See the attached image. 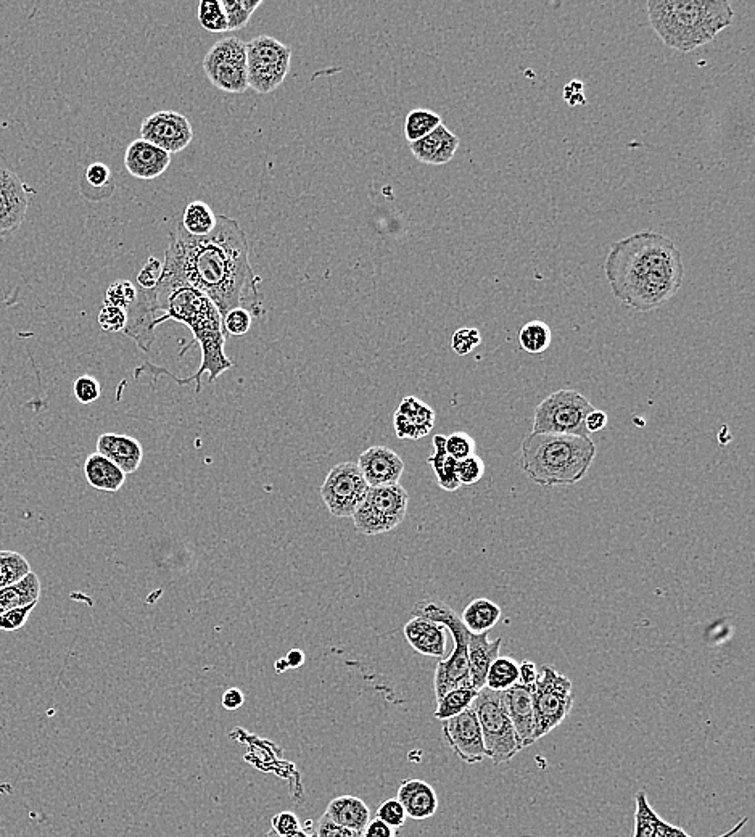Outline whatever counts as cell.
<instances>
[{
	"instance_id": "23",
	"label": "cell",
	"mask_w": 755,
	"mask_h": 837,
	"mask_svg": "<svg viewBox=\"0 0 755 837\" xmlns=\"http://www.w3.org/2000/svg\"><path fill=\"white\" fill-rule=\"evenodd\" d=\"M97 453L110 459L124 474H134L141 467L144 448L136 438L118 433H102L97 440Z\"/></svg>"
},
{
	"instance_id": "34",
	"label": "cell",
	"mask_w": 755,
	"mask_h": 837,
	"mask_svg": "<svg viewBox=\"0 0 755 837\" xmlns=\"http://www.w3.org/2000/svg\"><path fill=\"white\" fill-rule=\"evenodd\" d=\"M519 683V664L511 657H498L491 664L485 680V688L503 693Z\"/></svg>"
},
{
	"instance_id": "33",
	"label": "cell",
	"mask_w": 755,
	"mask_h": 837,
	"mask_svg": "<svg viewBox=\"0 0 755 837\" xmlns=\"http://www.w3.org/2000/svg\"><path fill=\"white\" fill-rule=\"evenodd\" d=\"M477 693L479 691L472 688V686L451 689L448 693L443 694L440 699H437V709H435L434 717L440 720V722H443V720H448V718L463 714L464 710L472 706V702L475 701Z\"/></svg>"
},
{
	"instance_id": "12",
	"label": "cell",
	"mask_w": 755,
	"mask_h": 837,
	"mask_svg": "<svg viewBox=\"0 0 755 837\" xmlns=\"http://www.w3.org/2000/svg\"><path fill=\"white\" fill-rule=\"evenodd\" d=\"M203 71L219 91L244 94L248 89L245 42L234 36L219 39L203 58Z\"/></svg>"
},
{
	"instance_id": "42",
	"label": "cell",
	"mask_w": 755,
	"mask_h": 837,
	"mask_svg": "<svg viewBox=\"0 0 755 837\" xmlns=\"http://www.w3.org/2000/svg\"><path fill=\"white\" fill-rule=\"evenodd\" d=\"M376 818L377 820L384 821L385 825L390 826V828L398 829L405 825L408 815H406L400 800L397 797H393V799L384 800L379 805Z\"/></svg>"
},
{
	"instance_id": "40",
	"label": "cell",
	"mask_w": 755,
	"mask_h": 837,
	"mask_svg": "<svg viewBox=\"0 0 755 837\" xmlns=\"http://www.w3.org/2000/svg\"><path fill=\"white\" fill-rule=\"evenodd\" d=\"M137 289L133 282L116 281L108 287L105 292V306H113V308H120V310L128 311L131 306L136 303Z\"/></svg>"
},
{
	"instance_id": "45",
	"label": "cell",
	"mask_w": 755,
	"mask_h": 837,
	"mask_svg": "<svg viewBox=\"0 0 755 837\" xmlns=\"http://www.w3.org/2000/svg\"><path fill=\"white\" fill-rule=\"evenodd\" d=\"M252 314L242 308L229 311L223 318L224 332L226 335H234V337H242L248 334V330L252 329Z\"/></svg>"
},
{
	"instance_id": "37",
	"label": "cell",
	"mask_w": 755,
	"mask_h": 837,
	"mask_svg": "<svg viewBox=\"0 0 755 837\" xmlns=\"http://www.w3.org/2000/svg\"><path fill=\"white\" fill-rule=\"evenodd\" d=\"M263 0H223L224 15L227 20V31H239L248 25L256 9H260Z\"/></svg>"
},
{
	"instance_id": "4",
	"label": "cell",
	"mask_w": 755,
	"mask_h": 837,
	"mask_svg": "<svg viewBox=\"0 0 755 837\" xmlns=\"http://www.w3.org/2000/svg\"><path fill=\"white\" fill-rule=\"evenodd\" d=\"M648 15L665 46L685 54L714 41L735 20L727 0H649Z\"/></svg>"
},
{
	"instance_id": "56",
	"label": "cell",
	"mask_w": 755,
	"mask_h": 837,
	"mask_svg": "<svg viewBox=\"0 0 755 837\" xmlns=\"http://www.w3.org/2000/svg\"><path fill=\"white\" fill-rule=\"evenodd\" d=\"M607 421H609V417L604 411H599V409H593L588 416H586L585 427L588 430V433H596L601 432V430L606 429Z\"/></svg>"
},
{
	"instance_id": "22",
	"label": "cell",
	"mask_w": 755,
	"mask_h": 837,
	"mask_svg": "<svg viewBox=\"0 0 755 837\" xmlns=\"http://www.w3.org/2000/svg\"><path fill=\"white\" fill-rule=\"evenodd\" d=\"M459 144H461L459 137L446 128L445 124H440L435 131L430 132L429 136L409 144V149L416 160L424 165L443 166L453 160Z\"/></svg>"
},
{
	"instance_id": "39",
	"label": "cell",
	"mask_w": 755,
	"mask_h": 837,
	"mask_svg": "<svg viewBox=\"0 0 755 837\" xmlns=\"http://www.w3.org/2000/svg\"><path fill=\"white\" fill-rule=\"evenodd\" d=\"M197 20L208 33H226L227 31L226 15L218 0H202L197 9Z\"/></svg>"
},
{
	"instance_id": "55",
	"label": "cell",
	"mask_w": 755,
	"mask_h": 837,
	"mask_svg": "<svg viewBox=\"0 0 755 837\" xmlns=\"http://www.w3.org/2000/svg\"><path fill=\"white\" fill-rule=\"evenodd\" d=\"M397 836V829L390 828L385 825L384 821L377 820L376 817L369 820L368 825L364 828L363 837H395Z\"/></svg>"
},
{
	"instance_id": "11",
	"label": "cell",
	"mask_w": 755,
	"mask_h": 837,
	"mask_svg": "<svg viewBox=\"0 0 755 837\" xmlns=\"http://www.w3.org/2000/svg\"><path fill=\"white\" fill-rule=\"evenodd\" d=\"M245 47L248 87L258 94L276 91L289 75L292 49L271 36H258Z\"/></svg>"
},
{
	"instance_id": "3",
	"label": "cell",
	"mask_w": 755,
	"mask_h": 837,
	"mask_svg": "<svg viewBox=\"0 0 755 837\" xmlns=\"http://www.w3.org/2000/svg\"><path fill=\"white\" fill-rule=\"evenodd\" d=\"M614 297L632 310H657L677 295L685 277L680 250L661 232H636L615 242L604 263Z\"/></svg>"
},
{
	"instance_id": "15",
	"label": "cell",
	"mask_w": 755,
	"mask_h": 837,
	"mask_svg": "<svg viewBox=\"0 0 755 837\" xmlns=\"http://www.w3.org/2000/svg\"><path fill=\"white\" fill-rule=\"evenodd\" d=\"M442 730L443 738L451 747V751L463 762L474 765L487 757L482 728L472 707L464 710L463 714L443 720Z\"/></svg>"
},
{
	"instance_id": "14",
	"label": "cell",
	"mask_w": 755,
	"mask_h": 837,
	"mask_svg": "<svg viewBox=\"0 0 755 837\" xmlns=\"http://www.w3.org/2000/svg\"><path fill=\"white\" fill-rule=\"evenodd\" d=\"M141 139L155 145L163 152H182L194 139V128L187 116L173 110L153 113L141 124Z\"/></svg>"
},
{
	"instance_id": "36",
	"label": "cell",
	"mask_w": 755,
	"mask_h": 837,
	"mask_svg": "<svg viewBox=\"0 0 755 837\" xmlns=\"http://www.w3.org/2000/svg\"><path fill=\"white\" fill-rule=\"evenodd\" d=\"M520 347L527 353L540 355L551 345V329L543 321H530L519 332Z\"/></svg>"
},
{
	"instance_id": "20",
	"label": "cell",
	"mask_w": 755,
	"mask_h": 837,
	"mask_svg": "<svg viewBox=\"0 0 755 837\" xmlns=\"http://www.w3.org/2000/svg\"><path fill=\"white\" fill-rule=\"evenodd\" d=\"M504 709L511 718L512 726L516 730L522 749L530 747L535 741V714H533L532 694L530 688L517 683L516 686L501 693Z\"/></svg>"
},
{
	"instance_id": "26",
	"label": "cell",
	"mask_w": 755,
	"mask_h": 837,
	"mask_svg": "<svg viewBox=\"0 0 755 837\" xmlns=\"http://www.w3.org/2000/svg\"><path fill=\"white\" fill-rule=\"evenodd\" d=\"M397 799L408 818L422 821L434 817L438 810V796L427 781L405 780L400 784Z\"/></svg>"
},
{
	"instance_id": "50",
	"label": "cell",
	"mask_w": 755,
	"mask_h": 837,
	"mask_svg": "<svg viewBox=\"0 0 755 837\" xmlns=\"http://www.w3.org/2000/svg\"><path fill=\"white\" fill-rule=\"evenodd\" d=\"M161 271H163V263L158 261L155 256H150L147 263L144 264L141 273L137 276V284L141 290H153L160 281Z\"/></svg>"
},
{
	"instance_id": "53",
	"label": "cell",
	"mask_w": 755,
	"mask_h": 837,
	"mask_svg": "<svg viewBox=\"0 0 755 837\" xmlns=\"http://www.w3.org/2000/svg\"><path fill=\"white\" fill-rule=\"evenodd\" d=\"M564 100H566L567 104L570 107H580V105H586V95H585V86H583L582 81H570L566 87H564Z\"/></svg>"
},
{
	"instance_id": "44",
	"label": "cell",
	"mask_w": 755,
	"mask_h": 837,
	"mask_svg": "<svg viewBox=\"0 0 755 837\" xmlns=\"http://www.w3.org/2000/svg\"><path fill=\"white\" fill-rule=\"evenodd\" d=\"M482 343V335L474 327H463L454 332L451 348L458 356H466Z\"/></svg>"
},
{
	"instance_id": "28",
	"label": "cell",
	"mask_w": 755,
	"mask_h": 837,
	"mask_svg": "<svg viewBox=\"0 0 755 837\" xmlns=\"http://www.w3.org/2000/svg\"><path fill=\"white\" fill-rule=\"evenodd\" d=\"M84 475L92 488L115 493L123 488L126 474L102 454L94 453L84 462Z\"/></svg>"
},
{
	"instance_id": "30",
	"label": "cell",
	"mask_w": 755,
	"mask_h": 837,
	"mask_svg": "<svg viewBox=\"0 0 755 837\" xmlns=\"http://www.w3.org/2000/svg\"><path fill=\"white\" fill-rule=\"evenodd\" d=\"M467 631L480 635L488 633L501 620V607L487 598L475 599L461 615Z\"/></svg>"
},
{
	"instance_id": "8",
	"label": "cell",
	"mask_w": 755,
	"mask_h": 837,
	"mask_svg": "<svg viewBox=\"0 0 755 837\" xmlns=\"http://www.w3.org/2000/svg\"><path fill=\"white\" fill-rule=\"evenodd\" d=\"M535 714V741L545 738L569 717L574 707V685L556 668L541 667L537 683L530 688Z\"/></svg>"
},
{
	"instance_id": "58",
	"label": "cell",
	"mask_w": 755,
	"mask_h": 837,
	"mask_svg": "<svg viewBox=\"0 0 755 837\" xmlns=\"http://www.w3.org/2000/svg\"><path fill=\"white\" fill-rule=\"evenodd\" d=\"M265 837H316V828H314V823L311 820L306 821L305 826H302V829L298 831V833L292 834V836H279V834L274 833V831H269Z\"/></svg>"
},
{
	"instance_id": "48",
	"label": "cell",
	"mask_w": 755,
	"mask_h": 837,
	"mask_svg": "<svg viewBox=\"0 0 755 837\" xmlns=\"http://www.w3.org/2000/svg\"><path fill=\"white\" fill-rule=\"evenodd\" d=\"M36 606H38V602H33L28 606L18 607V609H12V611L0 615V631H18L25 627L29 615L36 609Z\"/></svg>"
},
{
	"instance_id": "6",
	"label": "cell",
	"mask_w": 755,
	"mask_h": 837,
	"mask_svg": "<svg viewBox=\"0 0 755 837\" xmlns=\"http://www.w3.org/2000/svg\"><path fill=\"white\" fill-rule=\"evenodd\" d=\"M413 617H422L430 622L440 623L453 636L454 648L450 656L440 660L435 670V696L437 699L451 689L467 688L471 685L469 659H467V628L463 620L445 602L425 599L413 607Z\"/></svg>"
},
{
	"instance_id": "57",
	"label": "cell",
	"mask_w": 755,
	"mask_h": 837,
	"mask_svg": "<svg viewBox=\"0 0 755 837\" xmlns=\"http://www.w3.org/2000/svg\"><path fill=\"white\" fill-rule=\"evenodd\" d=\"M223 706L226 710H237L244 706L245 696L239 688L227 689L223 694Z\"/></svg>"
},
{
	"instance_id": "38",
	"label": "cell",
	"mask_w": 755,
	"mask_h": 837,
	"mask_svg": "<svg viewBox=\"0 0 755 837\" xmlns=\"http://www.w3.org/2000/svg\"><path fill=\"white\" fill-rule=\"evenodd\" d=\"M31 572V565L23 554L15 551H0V590L20 582Z\"/></svg>"
},
{
	"instance_id": "32",
	"label": "cell",
	"mask_w": 755,
	"mask_h": 837,
	"mask_svg": "<svg viewBox=\"0 0 755 837\" xmlns=\"http://www.w3.org/2000/svg\"><path fill=\"white\" fill-rule=\"evenodd\" d=\"M218 216L210 205L200 200L190 202L182 215L181 226L192 237H205L215 231Z\"/></svg>"
},
{
	"instance_id": "9",
	"label": "cell",
	"mask_w": 755,
	"mask_h": 837,
	"mask_svg": "<svg viewBox=\"0 0 755 837\" xmlns=\"http://www.w3.org/2000/svg\"><path fill=\"white\" fill-rule=\"evenodd\" d=\"M593 409L595 406L582 393L572 388H562L546 396L535 408L532 432L591 438L585 421Z\"/></svg>"
},
{
	"instance_id": "1",
	"label": "cell",
	"mask_w": 755,
	"mask_h": 837,
	"mask_svg": "<svg viewBox=\"0 0 755 837\" xmlns=\"http://www.w3.org/2000/svg\"><path fill=\"white\" fill-rule=\"evenodd\" d=\"M161 277L194 285L213 301L223 318L236 308L248 311L252 318L265 314L258 290L261 277L250 263L247 234L229 216H218L215 231L205 237L189 236L181 223L174 227Z\"/></svg>"
},
{
	"instance_id": "25",
	"label": "cell",
	"mask_w": 755,
	"mask_h": 837,
	"mask_svg": "<svg viewBox=\"0 0 755 837\" xmlns=\"http://www.w3.org/2000/svg\"><path fill=\"white\" fill-rule=\"evenodd\" d=\"M446 628L422 617H413L403 628L406 641L422 656L443 657L446 649Z\"/></svg>"
},
{
	"instance_id": "51",
	"label": "cell",
	"mask_w": 755,
	"mask_h": 837,
	"mask_svg": "<svg viewBox=\"0 0 755 837\" xmlns=\"http://www.w3.org/2000/svg\"><path fill=\"white\" fill-rule=\"evenodd\" d=\"M271 831L279 834V836H292L302 829L300 820L293 812H281L271 818Z\"/></svg>"
},
{
	"instance_id": "7",
	"label": "cell",
	"mask_w": 755,
	"mask_h": 837,
	"mask_svg": "<svg viewBox=\"0 0 755 837\" xmlns=\"http://www.w3.org/2000/svg\"><path fill=\"white\" fill-rule=\"evenodd\" d=\"M471 707L482 728L483 744L488 759L493 760L495 765L514 759L522 751V744L517 738L508 712L504 709L501 693L482 688Z\"/></svg>"
},
{
	"instance_id": "60",
	"label": "cell",
	"mask_w": 755,
	"mask_h": 837,
	"mask_svg": "<svg viewBox=\"0 0 755 837\" xmlns=\"http://www.w3.org/2000/svg\"><path fill=\"white\" fill-rule=\"evenodd\" d=\"M287 668H289V664H287V660H285V659L277 660V662H276V672L277 673H284L285 670H287Z\"/></svg>"
},
{
	"instance_id": "24",
	"label": "cell",
	"mask_w": 755,
	"mask_h": 837,
	"mask_svg": "<svg viewBox=\"0 0 755 837\" xmlns=\"http://www.w3.org/2000/svg\"><path fill=\"white\" fill-rule=\"evenodd\" d=\"M501 643L503 640L491 641L488 633H467V659H469V675H471L472 688H485V680L491 664L500 657Z\"/></svg>"
},
{
	"instance_id": "17",
	"label": "cell",
	"mask_w": 755,
	"mask_h": 837,
	"mask_svg": "<svg viewBox=\"0 0 755 837\" xmlns=\"http://www.w3.org/2000/svg\"><path fill=\"white\" fill-rule=\"evenodd\" d=\"M356 464L369 488L397 485L405 472L403 459L387 446H371L359 456Z\"/></svg>"
},
{
	"instance_id": "59",
	"label": "cell",
	"mask_w": 755,
	"mask_h": 837,
	"mask_svg": "<svg viewBox=\"0 0 755 837\" xmlns=\"http://www.w3.org/2000/svg\"><path fill=\"white\" fill-rule=\"evenodd\" d=\"M284 659L287 660L289 668H300L305 664V652L300 651V649H292Z\"/></svg>"
},
{
	"instance_id": "16",
	"label": "cell",
	"mask_w": 755,
	"mask_h": 837,
	"mask_svg": "<svg viewBox=\"0 0 755 837\" xmlns=\"http://www.w3.org/2000/svg\"><path fill=\"white\" fill-rule=\"evenodd\" d=\"M29 194H34V189L20 176L0 168V239L13 236L25 223Z\"/></svg>"
},
{
	"instance_id": "49",
	"label": "cell",
	"mask_w": 755,
	"mask_h": 837,
	"mask_svg": "<svg viewBox=\"0 0 755 837\" xmlns=\"http://www.w3.org/2000/svg\"><path fill=\"white\" fill-rule=\"evenodd\" d=\"M314 828H316V837H363V833L337 825L327 815H322L314 823Z\"/></svg>"
},
{
	"instance_id": "54",
	"label": "cell",
	"mask_w": 755,
	"mask_h": 837,
	"mask_svg": "<svg viewBox=\"0 0 755 837\" xmlns=\"http://www.w3.org/2000/svg\"><path fill=\"white\" fill-rule=\"evenodd\" d=\"M540 677V670L537 665L533 664L532 660H524L519 664V685L532 688L537 683Z\"/></svg>"
},
{
	"instance_id": "35",
	"label": "cell",
	"mask_w": 755,
	"mask_h": 837,
	"mask_svg": "<svg viewBox=\"0 0 755 837\" xmlns=\"http://www.w3.org/2000/svg\"><path fill=\"white\" fill-rule=\"evenodd\" d=\"M442 123V116L430 112L425 108H417L409 112L405 120V137L409 144L419 141L422 137L429 136Z\"/></svg>"
},
{
	"instance_id": "27",
	"label": "cell",
	"mask_w": 755,
	"mask_h": 837,
	"mask_svg": "<svg viewBox=\"0 0 755 837\" xmlns=\"http://www.w3.org/2000/svg\"><path fill=\"white\" fill-rule=\"evenodd\" d=\"M324 815L331 818L337 825L363 833L371 820V810L363 799L356 796H339L327 805Z\"/></svg>"
},
{
	"instance_id": "46",
	"label": "cell",
	"mask_w": 755,
	"mask_h": 837,
	"mask_svg": "<svg viewBox=\"0 0 755 837\" xmlns=\"http://www.w3.org/2000/svg\"><path fill=\"white\" fill-rule=\"evenodd\" d=\"M99 326L110 334L124 332L128 326V311L104 305L99 314Z\"/></svg>"
},
{
	"instance_id": "18",
	"label": "cell",
	"mask_w": 755,
	"mask_h": 837,
	"mask_svg": "<svg viewBox=\"0 0 755 837\" xmlns=\"http://www.w3.org/2000/svg\"><path fill=\"white\" fill-rule=\"evenodd\" d=\"M635 802V833H633V837H694L686 833L685 829L680 828V826H673L662 820L657 815L656 810L652 809L651 804H649L646 792H636ZM747 821H749V818L744 817L743 820L736 823L735 828H731L727 833L720 834L717 837H735L747 825Z\"/></svg>"
},
{
	"instance_id": "5",
	"label": "cell",
	"mask_w": 755,
	"mask_h": 837,
	"mask_svg": "<svg viewBox=\"0 0 755 837\" xmlns=\"http://www.w3.org/2000/svg\"><path fill=\"white\" fill-rule=\"evenodd\" d=\"M596 458L591 438L530 433L520 446V469L540 487H572L588 474Z\"/></svg>"
},
{
	"instance_id": "47",
	"label": "cell",
	"mask_w": 755,
	"mask_h": 837,
	"mask_svg": "<svg viewBox=\"0 0 755 837\" xmlns=\"http://www.w3.org/2000/svg\"><path fill=\"white\" fill-rule=\"evenodd\" d=\"M73 393H75V398L81 405H92L102 395V387H100L99 380L94 379V377L81 376L75 380Z\"/></svg>"
},
{
	"instance_id": "2",
	"label": "cell",
	"mask_w": 755,
	"mask_h": 837,
	"mask_svg": "<svg viewBox=\"0 0 755 837\" xmlns=\"http://www.w3.org/2000/svg\"><path fill=\"white\" fill-rule=\"evenodd\" d=\"M166 321L181 322L189 327L194 335V342L199 343L202 350V364L194 376L187 379H176L171 372L152 364H144L141 369H149L152 374L163 372L179 384H189L195 380L199 393L202 390L203 374H208V380L215 382L223 372L234 367L231 358L224 351L226 332L223 316L219 314L213 301L195 289L194 285L160 277L155 289L137 290V300L129 308L128 326L124 329V334L131 337L142 351H149L155 342V330ZM194 342L189 343L186 350L179 353V358L192 348Z\"/></svg>"
},
{
	"instance_id": "41",
	"label": "cell",
	"mask_w": 755,
	"mask_h": 837,
	"mask_svg": "<svg viewBox=\"0 0 755 837\" xmlns=\"http://www.w3.org/2000/svg\"><path fill=\"white\" fill-rule=\"evenodd\" d=\"M445 450L451 458L463 461L475 454V440L469 433L454 432L450 437L445 438Z\"/></svg>"
},
{
	"instance_id": "31",
	"label": "cell",
	"mask_w": 755,
	"mask_h": 837,
	"mask_svg": "<svg viewBox=\"0 0 755 837\" xmlns=\"http://www.w3.org/2000/svg\"><path fill=\"white\" fill-rule=\"evenodd\" d=\"M445 438L443 435H435L434 442H432V445H434V453L430 454L427 462H429L430 467L434 469L435 475H437L438 485L445 491H456L461 488L458 474H456L458 461L446 453Z\"/></svg>"
},
{
	"instance_id": "10",
	"label": "cell",
	"mask_w": 755,
	"mask_h": 837,
	"mask_svg": "<svg viewBox=\"0 0 755 837\" xmlns=\"http://www.w3.org/2000/svg\"><path fill=\"white\" fill-rule=\"evenodd\" d=\"M408 503V491L400 483L369 488L363 504L353 516L356 532L368 537L392 532L405 520Z\"/></svg>"
},
{
	"instance_id": "43",
	"label": "cell",
	"mask_w": 755,
	"mask_h": 837,
	"mask_svg": "<svg viewBox=\"0 0 755 837\" xmlns=\"http://www.w3.org/2000/svg\"><path fill=\"white\" fill-rule=\"evenodd\" d=\"M456 474H458L461 487L463 485H475L482 480L483 474H485V462L477 454H472L469 458L458 461Z\"/></svg>"
},
{
	"instance_id": "29",
	"label": "cell",
	"mask_w": 755,
	"mask_h": 837,
	"mask_svg": "<svg viewBox=\"0 0 755 837\" xmlns=\"http://www.w3.org/2000/svg\"><path fill=\"white\" fill-rule=\"evenodd\" d=\"M41 591V580L34 572H29L20 582L5 586L0 590V615L39 602Z\"/></svg>"
},
{
	"instance_id": "19",
	"label": "cell",
	"mask_w": 755,
	"mask_h": 837,
	"mask_svg": "<svg viewBox=\"0 0 755 837\" xmlns=\"http://www.w3.org/2000/svg\"><path fill=\"white\" fill-rule=\"evenodd\" d=\"M171 165L170 153L163 152L150 142L137 141L131 142L124 153V166L133 178L142 179V181H153V179L160 178L161 174L165 173Z\"/></svg>"
},
{
	"instance_id": "13",
	"label": "cell",
	"mask_w": 755,
	"mask_h": 837,
	"mask_svg": "<svg viewBox=\"0 0 755 837\" xmlns=\"http://www.w3.org/2000/svg\"><path fill=\"white\" fill-rule=\"evenodd\" d=\"M369 485L356 462H342L332 467L322 483L321 496L332 516L348 519L355 516L368 495Z\"/></svg>"
},
{
	"instance_id": "52",
	"label": "cell",
	"mask_w": 755,
	"mask_h": 837,
	"mask_svg": "<svg viewBox=\"0 0 755 837\" xmlns=\"http://www.w3.org/2000/svg\"><path fill=\"white\" fill-rule=\"evenodd\" d=\"M110 168L104 163H92L86 170V182L94 189H104L110 182Z\"/></svg>"
},
{
	"instance_id": "21",
	"label": "cell",
	"mask_w": 755,
	"mask_h": 837,
	"mask_svg": "<svg viewBox=\"0 0 755 837\" xmlns=\"http://www.w3.org/2000/svg\"><path fill=\"white\" fill-rule=\"evenodd\" d=\"M434 424V409L422 403L416 396H406L393 416L395 432L401 440H419L429 435L430 430L434 429Z\"/></svg>"
}]
</instances>
